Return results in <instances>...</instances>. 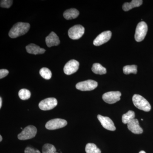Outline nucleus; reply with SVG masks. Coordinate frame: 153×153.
<instances>
[{"instance_id":"c756f323","label":"nucleus","mask_w":153,"mask_h":153,"mask_svg":"<svg viewBox=\"0 0 153 153\" xmlns=\"http://www.w3.org/2000/svg\"><path fill=\"white\" fill-rule=\"evenodd\" d=\"M139 153H146V152H144V151H140V152Z\"/></svg>"},{"instance_id":"7ed1b4c3","label":"nucleus","mask_w":153,"mask_h":153,"mask_svg":"<svg viewBox=\"0 0 153 153\" xmlns=\"http://www.w3.org/2000/svg\"><path fill=\"white\" fill-rule=\"evenodd\" d=\"M37 132V129L36 127L32 125L28 126L18 135V139L22 140L31 139L35 137Z\"/></svg>"},{"instance_id":"a211bd4d","label":"nucleus","mask_w":153,"mask_h":153,"mask_svg":"<svg viewBox=\"0 0 153 153\" xmlns=\"http://www.w3.org/2000/svg\"><path fill=\"white\" fill-rule=\"evenodd\" d=\"M91 70L96 74L102 75L106 73V68L99 63H94L91 68Z\"/></svg>"},{"instance_id":"423d86ee","label":"nucleus","mask_w":153,"mask_h":153,"mask_svg":"<svg viewBox=\"0 0 153 153\" xmlns=\"http://www.w3.org/2000/svg\"><path fill=\"white\" fill-rule=\"evenodd\" d=\"M98 83L91 79L78 82L76 85V89L81 91H89L93 90L97 87Z\"/></svg>"},{"instance_id":"39448f33","label":"nucleus","mask_w":153,"mask_h":153,"mask_svg":"<svg viewBox=\"0 0 153 153\" xmlns=\"http://www.w3.org/2000/svg\"><path fill=\"white\" fill-rule=\"evenodd\" d=\"M84 32L85 29L82 25H74L68 30V35L69 38L72 40H78L82 37Z\"/></svg>"},{"instance_id":"412c9836","label":"nucleus","mask_w":153,"mask_h":153,"mask_svg":"<svg viewBox=\"0 0 153 153\" xmlns=\"http://www.w3.org/2000/svg\"><path fill=\"white\" fill-rule=\"evenodd\" d=\"M137 66L136 65H128L124 66L123 68V73L126 74H129L133 73L136 74L137 72Z\"/></svg>"},{"instance_id":"20e7f679","label":"nucleus","mask_w":153,"mask_h":153,"mask_svg":"<svg viewBox=\"0 0 153 153\" xmlns=\"http://www.w3.org/2000/svg\"><path fill=\"white\" fill-rule=\"evenodd\" d=\"M148 31V26L145 22H140L136 29L134 38L137 42H141L144 39Z\"/></svg>"},{"instance_id":"6e6552de","label":"nucleus","mask_w":153,"mask_h":153,"mask_svg":"<svg viewBox=\"0 0 153 153\" xmlns=\"http://www.w3.org/2000/svg\"><path fill=\"white\" fill-rule=\"evenodd\" d=\"M121 96V93L120 91H109L104 94L102 98L106 103L114 104L120 100Z\"/></svg>"},{"instance_id":"6ab92c4d","label":"nucleus","mask_w":153,"mask_h":153,"mask_svg":"<svg viewBox=\"0 0 153 153\" xmlns=\"http://www.w3.org/2000/svg\"><path fill=\"white\" fill-rule=\"evenodd\" d=\"M135 113L132 111H129L122 116V122L123 123L128 124L135 119Z\"/></svg>"},{"instance_id":"f3484780","label":"nucleus","mask_w":153,"mask_h":153,"mask_svg":"<svg viewBox=\"0 0 153 153\" xmlns=\"http://www.w3.org/2000/svg\"><path fill=\"white\" fill-rule=\"evenodd\" d=\"M79 12L76 9L71 8L66 10L63 13V17L66 20L75 19L78 16Z\"/></svg>"},{"instance_id":"0eeeda50","label":"nucleus","mask_w":153,"mask_h":153,"mask_svg":"<svg viewBox=\"0 0 153 153\" xmlns=\"http://www.w3.org/2000/svg\"><path fill=\"white\" fill-rule=\"evenodd\" d=\"M67 125V121L64 119L60 118L54 119L47 122L45 127L50 130L62 128Z\"/></svg>"},{"instance_id":"bb28decb","label":"nucleus","mask_w":153,"mask_h":153,"mask_svg":"<svg viewBox=\"0 0 153 153\" xmlns=\"http://www.w3.org/2000/svg\"><path fill=\"white\" fill-rule=\"evenodd\" d=\"M9 71L7 69H1L0 70V78H4L9 74Z\"/></svg>"},{"instance_id":"1a4fd4ad","label":"nucleus","mask_w":153,"mask_h":153,"mask_svg":"<svg viewBox=\"0 0 153 153\" xmlns=\"http://www.w3.org/2000/svg\"><path fill=\"white\" fill-rule=\"evenodd\" d=\"M57 101L54 97H49L45 99L40 102L39 103V107L43 111H48L52 109L57 106Z\"/></svg>"},{"instance_id":"5701e85b","label":"nucleus","mask_w":153,"mask_h":153,"mask_svg":"<svg viewBox=\"0 0 153 153\" xmlns=\"http://www.w3.org/2000/svg\"><path fill=\"white\" fill-rule=\"evenodd\" d=\"M43 153H58L56 152V148L50 144H45L42 148Z\"/></svg>"},{"instance_id":"cd10ccee","label":"nucleus","mask_w":153,"mask_h":153,"mask_svg":"<svg viewBox=\"0 0 153 153\" xmlns=\"http://www.w3.org/2000/svg\"><path fill=\"white\" fill-rule=\"evenodd\" d=\"M2 100L1 97H0V108H1L2 107Z\"/></svg>"},{"instance_id":"7c9ffc66","label":"nucleus","mask_w":153,"mask_h":153,"mask_svg":"<svg viewBox=\"0 0 153 153\" xmlns=\"http://www.w3.org/2000/svg\"><path fill=\"white\" fill-rule=\"evenodd\" d=\"M21 129H23V128H21Z\"/></svg>"},{"instance_id":"9d476101","label":"nucleus","mask_w":153,"mask_h":153,"mask_svg":"<svg viewBox=\"0 0 153 153\" xmlns=\"http://www.w3.org/2000/svg\"><path fill=\"white\" fill-rule=\"evenodd\" d=\"M79 63L77 60H71L68 61L64 66L63 70L67 75H71L75 73L78 70Z\"/></svg>"},{"instance_id":"2eb2a0df","label":"nucleus","mask_w":153,"mask_h":153,"mask_svg":"<svg viewBox=\"0 0 153 153\" xmlns=\"http://www.w3.org/2000/svg\"><path fill=\"white\" fill-rule=\"evenodd\" d=\"M26 48L28 53L33 55L44 54L46 51L45 49L41 48L38 45L33 44H29L26 47Z\"/></svg>"},{"instance_id":"f257e3e1","label":"nucleus","mask_w":153,"mask_h":153,"mask_svg":"<svg viewBox=\"0 0 153 153\" xmlns=\"http://www.w3.org/2000/svg\"><path fill=\"white\" fill-rule=\"evenodd\" d=\"M29 23L19 22L14 25L9 33V36L11 38H15L23 36L27 33L30 29Z\"/></svg>"},{"instance_id":"ddd939ff","label":"nucleus","mask_w":153,"mask_h":153,"mask_svg":"<svg viewBox=\"0 0 153 153\" xmlns=\"http://www.w3.org/2000/svg\"><path fill=\"white\" fill-rule=\"evenodd\" d=\"M46 43L47 47H51L59 45L60 41L57 35L54 32H52L46 37Z\"/></svg>"},{"instance_id":"4be33fe9","label":"nucleus","mask_w":153,"mask_h":153,"mask_svg":"<svg viewBox=\"0 0 153 153\" xmlns=\"http://www.w3.org/2000/svg\"><path fill=\"white\" fill-rule=\"evenodd\" d=\"M19 96L20 99L23 100H27L31 97V92L28 89L23 88L19 91Z\"/></svg>"},{"instance_id":"f03ea898","label":"nucleus","mask_w":153,"mask_h":153,"mask_svg":"<svg viewBox=\"0 0 153 153\" xmlns=\"http://www.w3.org/2000/svg\"><path fill=\"white\" fill-rule=\"evenodd\" d=\"M132 101L134 105L137 108L143 111H149L151 109V106L149 102L142 96L139 94H134L132 97Z\"/></svg>"},{"instance_id":"393cba45","label":"nucleus","mask_w":153,"mask_h":153,"mask_svg":"<svg viewBox=\"0 0 153 153\" xmlns=\"http://www.w3.org/2000/svg\"><path fill=\"white\" fill-rule=\"evenodd\" d=\"M13 1L11 0H2L1 1L0 5L1 7L9 8L13 4Z\"/></svg>"},{"instance_id":"dca6fc26","label":"nucleus","mask_w":153,"mask_h":153,"mask_svg":"<svg viewBox=\"0 0 153 153\" xmlns=\"http://www.w3.org/2000/svg\"><path fill=\"white\" fill-rule=\"evenodd\" d=\"M141 0H133L130 3H125L123 6V9L124 11H128L134 7H140L142 4Z\"/></svg>"},{"instance_id":"9b49d317","label":"nucleus","mask_w":153,"mask_h":153,"mask_svg":"<svg viewBox=\"0 0 153 153\" xmlns=\"http://www.w3.org/2000/svg\"><path fill=\"white\" fill-rule=\"evenodd\" d=\"M111 32L110 31H105L99 35L93 41L95 46H99L108 42L111 37Z\"/></svg>"},{"instance_id":"b1692460","label":"nucleus","mask_w":153,"mask_h":153,"mask_svg":"<svg viewBox=\"0 0 153 153\" xmlns=\"http://www.w3.org/2000/svg\"><path fill=\"white\" fill-rule=\"evenodd\" d=\"M40 74L43 78L46 79H51L52 76L51 71L49 68L45 67L41 68L40 70Z\"/></svg>"},{"instance_id":"c85d7f7f","label":"nucleus","mask_w":153,"mask_h":153,"mask_svg":"<svg viewBox=\"0 0 153 153\" xmlns=\"http://www.w3.org/2000/svg\"><path fill=\"white\" fill-rule=\"evenodd\" d=\"M2 139V137L1 135H0V142H1Z\"/></svg>"},{"instance_id":"f8f14e48","label":"nucleus","mask_w":153,"mask_h":153,"mask_svg":"<svg viewBox=\"0 0 153 153\" xmlns=\"http://www.w3.org/2000/svg\"><path fill=\"white\" fill-rule=\"evenodd\" d=\"M97 118L105 128L111 131H114L115 130L116 127L114 123L110 118L102 116L101 115H98Z\"/></svg>"},{"instance_id":"a878e982","label":"nucleus","mask_w":153,"mask_h":153,"mask_svg":"<svg viewBox=\"0 0 153 153\" xmlns=\"http://www.w3.org/2000/svg\"><path fill=\"white\" fill-rule=\"evenodd\" d=\"M25 153H41L40 151L37 149H35L31 147H27L25 149Z\"/></svg>"},{"instance_id":"4468645a","label":"nucleus","mask_w":153,"mask_h":153,"mask_svg":"<svg viewBox=\"0 0 153 153\" xmlns=\"http://www.w3.org/2000/svg\"><path fill=\"white\" fill-rule=\"evenodd\" d=\"M128 128L132 132L135 134H141L143 133V130L139 125L138 120L137 119L127 124Z\"/></svg>"},{"instance_id":"aec40b11","label":"nucleus","mask_w":153,"mask_h":153,"mask_svg":"<svg viewBox=\"0 0 153 153\" xmlns=\"http://www.w3.org/2000/svg\"><path fill=\"white\" fill-rule=\"evenodd\" d=\"M86 153H101V151L94 143H89L86 145L85 148Z\"/></svg>"}]
</instances>
